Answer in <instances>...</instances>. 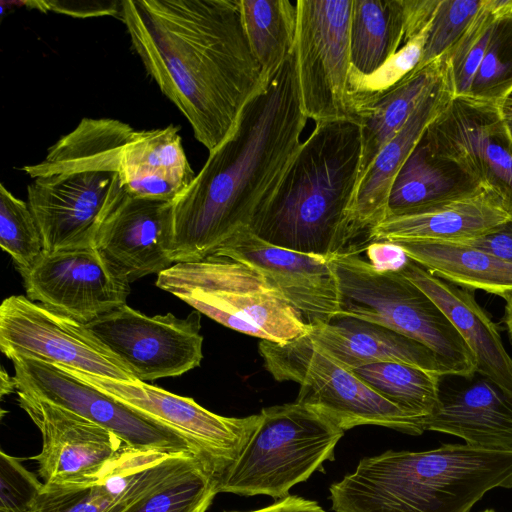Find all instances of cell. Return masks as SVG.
I'll return each instance as SVG.
<instances>
[{
    "label": "cell",
    "mask_w": 512,
    "mask_h": 512,
    "mask_svg": "<svg viewBox=\"0 0 512 512\" xmlns=\"http://www.w3.org/2000/svg\"><path fill=\"white\" fill-rule=\"evenodd\" d=\"M17 391L67 408L108 429L126 445L144 450L191 452L176 434L49 362L23 355L10 359Z\"/></svg>",
    "instance_id": "13"
},
{
    "label": "cell",
    "mask_w": 512,
    "mask_h": 512,
    "mask_svg": "<svg viewBox=\"0 0 512 512\" xmlns=\"http://www.w3.org/2000/svg\"><path fill=\"white\" fill-rule=\"evenodd\" d=\"M464 243L512 263V218L483 236Z\"/></svg>",
    "instance_id": "42"
},
{
    "label": "cell",
    "mask_w": 512,
    "mask_h": 512,
    "mask_svg": "<svg viewBox=\"0 0 512 512\" xmlns=\"http://www.w3.org/2000/svg\"><path fill=\"white\" fill-rule=\"evenodd\" d=\"M482 5L483 0H440L429 25L417 69L446 56L461 39Z\"/></svg>",
    "instance_id": "38"
},
{
    "label": "cell",
    "mask_w": 512,
    "mask_h": 512,
    "mask_svg": "<svg viewBox=\"0 0 512 512\" xmlns=\"http://www.w3.org/2000/svg\"><path fill=\"white\" fill-rule=\"evenodd\" d=\"M487 6L496 18H512V0H486Z\"/></svg>",
    "instance_id": "44"
},
{
    "label": "cell",
    "mask_w": 512,
    "mask_h": 512,
    "mask_svg": "<svg viewBox=\"0 0 512 512\" xmlns=\"http://www.w3.org/2000/svg\"><path fill=\"white\" fill-rule=\"evenodd\" d=\"M504 323L506 325L508 336L512 342V294L505 299Z\"/></svg>",
    "instance_id": "47"
},
{
    "label": "cell",
    "mask_w": 512,
    "mask_h": 512,
    "mask_svg": "<svg viewBox=\"0 0 512 512\" xmlns=\"http://www.w3.org/2000/svg\"><path fill=\"white\" fill-rule=\"evenodd\" d=\"M0 512H2V511H0Z\"/></svg>",
    "instance_id": "49"
},
{
    "label": "cell",
    "mask_w": 512,
    "mask_h": 512,
    "mask_svg": "<svg viewBox=\"0 0 512 512\" xmlns=\"http://www.w3.org/2000/svg\"><path fill=\"white\" fill-rule=\"evenodd\" d=\"M119 16L148 75L215 150L268 79L241 0H122Z\"/></svg>",
    "instance_id": "1"
},
{
    "label": "cell",
    "mask_w": 512,
    "mask_h": 512,
    "mask_svg": "<svg viewBox=\"0 0 512 512\" xmlns=\"http://www.w3.org/2000/svg\"><path fill=\"white\" fill-rule=\"evenodd\" d=\"M0 245L23 276L44 252L40 229L27 202L0 184Z\"/></svg>",
    "instance_id": "36"
},
{
    "label": "cell",
    "mask_w": 512,
    "mask_h": 512,
    "mask_svg": "<svg viewBox=\"0 0 512 512\" xmlns=\"http://www.w3.org/2000/svg\"><path fill=\"white\" fill-rule=\"evenodd\" d=\"M496 16L486 0L454 48L446 55L455 97H466L485 55Z\"/></svg>",
    "instance_id": "37"
},
{
    "label": "cell",
    "mask_w": 512,
    "mask_h": 512,
    "mask_svg": "<svg viewBox=\"0 0 512 512\" xmlns=\"http://www.w3.org/2000/svg\"><path fill=\"white\" fill-rule=\"evenodd\" d=\"M259 414L260 422L243 451L219 476V493L285 498L293 486L334 459L345 432L297 401L265 407Z\"/></svg>",
    "instance_id": "7"
},
{
    "label": "cell",
    "mask_w": 512,
    "mask_h": 512,
    "mask_svg": "<svg viewBox=\"0 0 512 512\" xmlns=\"http://www.w3.org/2000/svg\"><path fill=\"white\" fill-rule=\"evenodd\" d=\"M483 512H495V511H494V510H492V509H486V510H484Z\"/></svg>",
    "instance_id": "48"
},
{
    "label": "cell",
    "mask_w": 512,
    "mask_h": 512,
    "mask_svg": "<svg viewBox=\"0 0 512 512\" xmlns=\"http://www.w3.org/2000/svg\"><path fill=\"white\" fill-rule=\"evenodd\" d=\"M362 155L354 119L316 123L249 228L260 239L325 259L355 252L352 205Z\"/></svg>",
    "instance_id": "3"
},
{
    "label": "cell",
    "mask_w": 512,
    "mask_h": 512,
    "mask_svg": "<svg viewBox=\"0 0 512 512\" xmlns=\"http://www.w3.org/2000/svg\"><path fill=\"white\" fill-rule=\"evenodd\" d=\"M426 132L440 149L467 164L512 214V140L501 106L454 97Z\"/></svg>",
    "instance_id": "18"
},
{
    "label": "cell",
    "mask_w": 512,
    "mask_h": 512,
    "mask_svg": "<svg viewBox=\"0 0 512 512\" xmlns=\"http://www.w3.org/2000/svg\"><path fill=\"white\" fill-rule=\"evenodd\" d=\"M0 348L8 359L23 355L104 378L138 380L86 324L23 295L0 305Z\"/></svg>",
    "instance_id": "11"
},
{
    "label": "cell",
    "mask_w": 512,
    "mask_h": 512,
    "mask_svg": "<svg viewBox=\"0 0 512 512\" xmlns=\"http://www.w3.org/2000/svg\"><path fill=\"white\" fill-rule=\"evenodd\" d=\"M37 9L51 10L74 17H97L103 15L119 16L121 1L110 2H69V1H34L26 2Z\"/></svg>",
    "instance_id": "40"
},
{
    "label": "cell",
    "mask_w": 512,
    "mask_h": 512,
    "mask_svg": "<svg viewBox=\"0 0 512 512\" xmlns=\"http://www.w3.org/2000/svg\"><path fill=\"white\" fill-rule=\"evenodd\" d=\"M424 431L459 437L484 449L512 448V397L491 380L480 378L456 387L440 386L436 410L422 420Z\"/></svg>",
    "instance_id": "22"
},
{
    "label": "cell",
    "mask_w": 512,
    "mask_h": 512,
    "mask_svg": "<svg viewBox=\"0 0 512 512\" xmlns=\"http://www.w3.org/2000/svg\"><path fill=\"white\" fill-rule=\"evenodd\" d=\"M211 257L225 258L254 270L295 309L307 325L333 321L340 292L330 260L272 245L242 227Z\"/></svg>",
    "instance_id": "14"
},
{
    "label": "cell",
    "mask_w": 512,
    "mask_h": 512,
    "mask_svg": "<svg viewBox=\"0 0 512 512\" xmlns=\"http://www.w3.org/2000/svg\"><path fill=\"white\" fill-rule=\"evenodd\" d=\"M330 263L340 292L336 318L352 317L387 327L432 350L448 375L467 379L475 375L476 360L462 336L400 270L378 268L358 252L337 255Z\"/></svg>",
    "instance_id": "6"
},
{
    "label": "cell",
    "mask_w": 512,
    "mask_h": 512,
    "mask_svg": "<svg viewBox=\"0 0 512 512\" xmlns=\"http://www.w3.org/2000/svg\"><path fill=\"white\" fill-rule=\"evenodd\" d=\"M307 335L320 349L349 370L397 362L448 375L435 353L425 345L382 325L352 317L309 326Z\"/></svg>",
    "instance_id": "25"
},
{
    "label": "cell",
    "mask_w": 512,
    "mask_h": 512,
    "mask_svg": "<svg viewBox=\"0 0 512 512\" xmlns=\"http://www.w3.org/2000/svg\"><path fill=\"white\" fill-rule=\"evenodd\" d=\"M22 170L33 179L27 203L47 253L95 246L100 228L127 194L117 162L73 134Z\"/></svg>",
    "instance_id": "5"
},
{
    "label": "cell",
    "mask_w": 512,
    "mask_h": 512,
    "mask_svg": "<svg viewBox=\"0 0 512 512\" xmlns=\"http://www.w3.org/2000/svg\"><path fill=\"white\" fill-rule=\"evenodd\" d=\"M218 493L217 476L197 460L160 483L126 512H206Z\"/></svg>",
    "instance_id": "33"
},
{
    "label": "cell",
    "mask_w": 512,
    "mask_h": 512,
    "mask_svg": "<svg viewBox=\"0 0 512 512\" xmlns=\"http://www.w3.org/2000/svg\"><path fill=\"white\" fill-rule=\"evenodd\" d=\"M353 372L382 397L412 416H430L439 404L443 377L439 374L397 362L368 364Z\"/></svg>",
    "instance_id": "32"
},
{
    "label": "cell",
    "mask_w": 512,
    "mask_h": 512,
    "mask_svg": "<svg viewBox=\"0 0 512 512\" xmlns=\"http://www.w3.org/2000/svg\"><path fill=\"white\" fill-rule=\"evenodd\" d=\"M43 485L17 458L1 451L0 511L36 512V503Z\"/></svg>",
    "instance_id": "39"
},
{
    "label": "cell",
    "mask_w": 512,
    "mask_h": 512,
    "mask_svg": "<svg viewBox=\"0 0 512 512\" xmlns=\"http://www.w3.org/2000/svg\"><path fill=\"white\" fill-rule=\"evenodd\" d=\"M173 202L128 194L100 228L95 247L122 281L170 268Z\"/></svg>",
    "instance_id": "19"
},
{
    "label": "cell",
    "mask_w": 512,
    "mask_h": 512,
    "mask_svg": "<svg viewBox=\"0 0 512 512\" xmlns=\"http://www.w3.org/2000/svg\"><path fill=\"white\" fill-rule=\"evenodd\" d=\"M483 190L475 172L440 149L425 131L394 179L387 217L415 214Z\"/></svg>",
    "instance_id": "23"
},
{
    "label": "cell",
    "mask_w": 512,
    "mask_h": 512,
    "mask_svg": "<svg viewBox=\"0 0 512 512\" xmlns=\"http://www.w3.org/2000/svg\"><path fill=\"white\" fill-rule=\"evenodd\" d=\"M119 175L133 197L176 200L196 174L185 154L179 127L135 130L120 158Z\"/></svg>",
    "instance_id": "27"
},
{
    "label": "cell",
    "mask_w": 512,
    "mask_h": 512,
    "mask_svg": "<svg viewBox=\"0 0 512 512\" xmlns=\"http://www.w3.org/2000/svg\"><path fill=\"white\" fill-rule=\"evenodd\" d=\"M296 59L302 107L316 123L352 119L348 106L353 0H298Z\"/></svg>",
    "instance_id": "10"
},
{
    "label": "cell",
    "mask_w": 512,
    "mask_h": 512,
    "mask_svg": "<svg viewBox=\"0 0 512 512\" xmlns=\"http://www.w3.org/2000/svg\"><path fill=\"white\" fill-rule=\"evenodd\" d=\"M455 97L450 67L439 82L422 98L402 129L380 150L359 180L352 205V217L361 235L387 217L392 184L431 123Z\"/></svg>",
    "instance_id": "21"
},
{
    "label": "cell",
    "mask_w": 512,
    "mask_h": 512,
    "mask_svg": "<svg viewBox=\"0 0 512 512\" xmlns=\"http://www.w3.org/2000/svg\"><path fill=\"white\" fill-rule=\"evenodd\" d=\"M302 107L296 49L245 105L234 130L209 153L173 201L170 259L201 261L249 226L301 146Z\"/></svg>",
    "instance_id": "2"
},
{
    "label": "cell",
    "mask_w": 512,
    "mask_h": 512,
    "mask_svg": "<svg viewBox=\"0 0 512 512\" xmlns=\"http://www.w3.org/2000/svg\"><path fill=\"white\" fill-rule=\"evenodd\" d=\"M251 49L267 78L295 48L297 4L289 0H241Z\"/></svg>",
    "instance_id": "31"
},
{
    "label": "cell",
    "mask_w": 512,
    "mask_h": 512,
    "mask_svg": "<svg viewBox=\"0 0 512 512\" xmlns=\"http://www.w3.org/2000/svg\"><path fill=\"white\" fill-rule=\"evenodd\" d=\"M440 0H403L405 38L408 40L428 31Z\"/></svg>",
    "instance_id": "41"
},
{
    "label": "cell",
    "mask_w": 512,
    "mask_h": 512,
    "mask_svg": "<svg viewBox=\"0 0 512 512\" xmlns=\"http://www.w3.org/2000/svg\"><path fill=\"white\" fill-rule=\"evenodd\" d=\"M169 293L214 321L237 332L286 343L308 332L309 325L273 289H175Z\"/></svg>",
    "instance_id": "24"
},
{
    "label": "cell",
    "mask_w": 512,
    "mask_h": 512,
    "mask_svg": "<svg viewBox=\"0 0 512 512\" xmlns=\"http://www.w3.org/2000/svg\"><path fill=\"white\" fill-rule=\"evenodd\" d=\"M426 35L427 32H424L405 42L389 60L370 74L359 73L351 67L348 76V106L352 119L356 120L361 112L417 69L422 59Z\"/></svg>",
    "instance_id": "34"
},
{
    "label": "cell",
    "mask_w": 512,
    "mask_h": 512,
    "mask_svg": "<svg viewBox=\"0 0 512 512\" xmlns=\"http://www.w3.org/2000/svg\"><path fill=\"white\" fill-rule=\"evenodd\" d=\"M22 277L28 299L83 324L125 305L130 294L95 246L44 251Z\"/></svg>",
    "instance_id": "16"
},
{
    "label": "cell",
    "mask_w": 512,
    "mask_h": 512,
    "mask_svg": "<svg viewBox=\"0 0 512 512\" xmlns=\"http://www.w3.org/2000/svg\"><path fill=\"white\" fill-rule=\"evenodd\" d=\"M466 97L498 106L512 97V18L496 19Z\"/></svg>",
    "instance_id": "35"
},
{
    "label": "cell",
    "mask_w": 512,
    "mask_h": 512,
    "mask_svg": "<svg viewBox=\"0 0 512 512\" xmlns=\"http://www.w3.org/2000/svg\"><path fill=\"white\" fill-rule=\"evenodd\" d=\"M494 488H512V448L442 444L362 458L329 499L335 512H470Z\"/></svg>",
    "instance_id": "4"
},
{
    "label": "cell",
    "mask_w": 512,
    "mask_h": 512,
    "mask_svg": "<svg viewBox=\"0 0 512 512\" xmlns=\"http://www.w3.org/2000/svg\"><path fill=\"white\" fill-rule=\"evenodd\" d=\"M197 460L191 452L126 445L93 477L63 485L44 484L36 512H126L160 483Z\"/></svg>",
    "instance_id": "15"
},
{
    "label": "cell",
    "mask_w": 512,
    "mask_h": 512,
    "mask_svg": "<svg viewBox=\"0 0 512 512\" xmlns=\"http://www.w3.org/2000/svg\"><path fill=\"white\" fill-rule=\"evenodd\" d=\"M13 392H17L16 381L14 377H11L2 367L0 373V394L3 397Z\"/></svg>",
    "instance_id": "45"
},
{
    "label": "cell",
    "mask_w": 512,
    "mask_h": 512,
    "mask_svg": "<svg viewBox=\"0 0 512 512\" xmlns=\"http://www.w3.org/2000/svg\"><path fill=\"white\" fill-rule=\"evenodd\" d=\"M504 124L512 140V97L501 105Z\"/></svg>",
    "instance_id": "46"
},
{
    "label": "cell",
    "mask_w": 512,
    "mask_h": 512,
    "mask_svg": "<svg viewBox=\"0 0 512 512\" xmlns=\"http://www.w3.org/2000/svg\"><path fill=\"white\" fill-rule=\"evenodd\" d=\"M56 366L179 436L217 478L236 461L260 422V414L218 415L193 398L140 380H114Z\"/></svg>",
    "instance_id": "9"
},
{
    "label": "cell",
    "mask_w": 512,
    "mask_h": 512,
    "mask_svg": "<svg viewBox=\"0 0 512 512\" xmlns=\"http://www.w3.org/2000/svg\"><path fill=\"white\" fill-rule=\"evenodd\" d=\"M405 255L429 273L460 287L498 295L512 294V263L458 242L394 240Z\"/></svg>",
    "instance_id": "28"
},
{
    "label": "cell",
    "mask_w": 512,
    "mask_h": 512,
    "mask_svg": "<svg viewBox=\"0 0 512 512\" xmlns=\"http://www.w3.org/2000/svg\"><path fill=\"white\" fill-rule=\"evenodd\" d=\"M448 68L449 61L443 56L414 70L399 85L357 116L362 140L359 180L380 150L402 129L422 98L446 74Z\"/></svg>",
    "instance_id": "29"
},
{
    "label": "cell",
    "mask_w": 512,
    "mask_h": 512,
    "mask_svg": "<svg viewBox=\"0 0 512 512\" xmlns=\"http://www.w3.org/2000/svg\"><path fill=\"white\" fill-rule=\"evenodd\" d=\"M259 352L275 380L300 385L295 401L316 410L343 431L375 425L410 435L424 432L423 418L382 397L314 344L307 333L286 343L261 340Z\"/></svg>",
    "instance_id": "8"
},
{
    "label": "cell",
    "mask_w": 512,
    "mask_h": 512,
    "mask_svg": "<svg viewBox=\"0 0 512 512\" xmlns=\"http://www.w3.org/2000/svg\"><path fill=\"white\" fill-rule=\"evenodd\" d=\"M223 512H326L318 502L298 495H288L276 500L274 503L251 511H223Z\"/></svg>",
    "instance_id": "43"
},
{
    "label": "cell",
    "mask_w": 512,
    "mask_h": 512,
    "mask_svg": "<svg viewBox=\"0 0 512 512\" xmlns=\"http://www.w3.org/2000/svg\"><path fill=\"white\" fill-rule=\"evenodd\" d=\"M400 272L451 321L474 355L476 373L512 397V357L504 348L496 324L477 303L474 291L439 278L410 259Z\"/></svg>",
    "instance_id": "20"
},
{
    "label": "cell",
    "mask_w": 512,
    "mask_h": 512,
    "mask_svg": "<svg viewBox=\"0 0 512 512\" xmlns=\"http://www.w3.org/2000/svg\"><path fill=\"white\" fill-rule=\"evenodd\" d=\"M19 406L42 437L40 453L30 457L47 485H63L96 475L126 444L108 429L59 405L17 391Z\"/></svg>",
    "instance_id": "17"
},
{
    "label": "cell",
    "mask_w": 512,
    "mask_h": 512,
    "mask_svg": "<svg viewBox=\"0 0 512 512\" xmlns=\"http://www.w3.org/2000/svg\"><path fill=\"white\" fill-rule=\"evenodd\" d=\"M404 38L403 0H353L352 69L362 74L374 72L400 49Z\"/></svg>",
    "instance_id": "30"
},
{
    "label": "cell",
    "mask_w": 512,
    "mask_h": 512,
    "mask_svg": "<svg viewBox=\"0 0 512 512\" xmlns=\"http://www.w3.org/2000/svg\"><path fill=\"white\" fill-rule=\"evenodd\" d=\"M200 312L148 316L127 304L86 324L143 382L180 376L203 358Z\"/></svg>",
    "instance_id": "12"
},
{
    "label": "cell",
    "mask_w": 512,
    "mask_h": 512,
    "mask_svg": "<svg viewBox=\"0 0 512 512\" xmlns=\"http://www.w3.org/2000/svg\"><path fill=\"white\" fill-rule=\"evenodd\" d=\"M512 218L500 198L489 190L427 210L387 217L367 234L366 241L431 240L464 243Z\"/></svg>",
    "instance_id": "26"
}]
</instances>
